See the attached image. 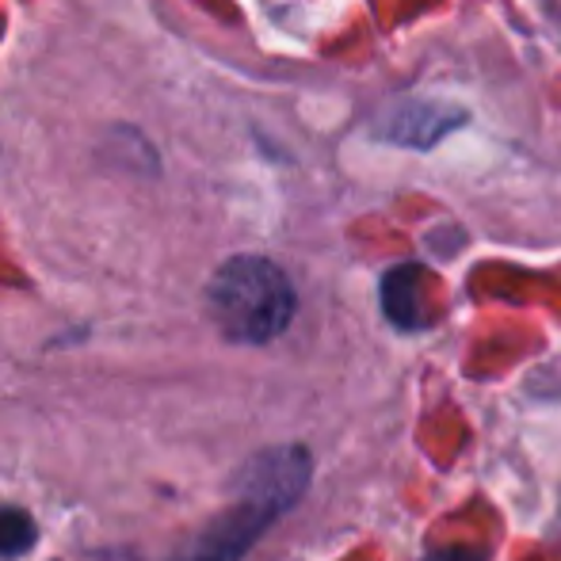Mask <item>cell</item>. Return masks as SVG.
I'll return each mask as SVG.
<instances>
[{"label":"cell","instance_id":"6da1fadb","mask_svg":"<svg viewBox=\"0 0 561 561\" xmlns=\"http://www.w3.org/2000/svg\"><path fill=\"white\" fill-rule=\"evenodd\" d=\"M306 473H310V462L302 450L260 455L241 478V501L172 561H237L287 504L298 501Z\"/></svg>","mask_w":561,"mask_h":561},{"label":"cell","instance_id":"7a4b0ae2","mask_svg":"<svg viewBox=\"0 0 561 561\" xmlns=\"http://www.w3.org/2000/svg\"><path fill=\"white\" fill-rule=\"evenodd\" d=\"M210 318L229 340L264 344L287 329L295 313V290L287 275L260 256H237L210 279Z\"/></svg>","mask_w":561,"mask_h":561},{"label":"cell","instance_id":"3957f363","mask_svg":"<svg viewBox=\"0 0 561 561\" xmlns=\"http://www.w3.org/2000/svg\"><path fill=\"white\" fill-rule=\"evenodd\" d=\"M35 542V524L27 512L20 508H0V554L15 558Z\"/></svg>","mask_w":561,"mask_h":561}]
</instances>
